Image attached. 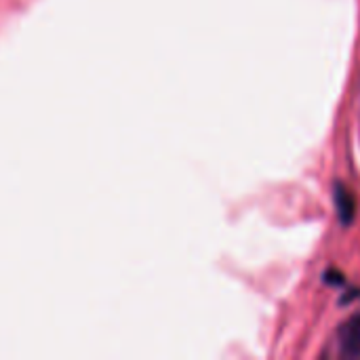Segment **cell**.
I'll return each mask as SVG.
<instances>
[{
	"label": "cell",
	"mask_w": 360,
	"mask_h": 360,
	"mask_svg": "<svg viewBox=\"0 0 360 360\" xmlns=\"http://www.w3.org/2000/svg\"><path fill=\"white\" fill-rule=\"evenodd\" d=\"M340 340H342V348L346 354L360 356V314L352 316L348 323L342 325Z\"/></svg>",
	"instance_id": "1"
},
{
	"label": "cell",
	"mask_w": 360,
	"mask_h": 360,
	"mask_svg": "<svg viewBox=\"0 0 360 360\" xmlns=\"http://www.w3.org/2000/svg\"><path fill=\"white\" fill-rule=\"evenodd\" d=\"M335 207H338V213H340V221L344 226H348L354 219L356 202H354L352 192L346 186H342V184L335 186Z\"/></svg>",
	"instance_id": "2"
},
{
	"label": "cell",
	"mask_w": 360,
	"mask_h": 360,
	"mask_svg": "<svg viewBox=\"0 0 360 360\" xmlns=\"http://www.w3.org/2000/svg\"><path fill=\"white\" fill-rule=\"evenodd\" d=\"M325 281H327V283H344L342 274H340V272H333V270L325 274Z\"/></svg>",
	"instance_id": "3"
}]
</instances>
